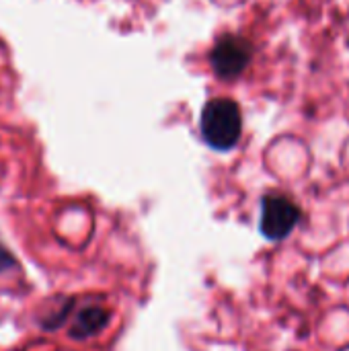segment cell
<instances>
[{"label": "cell", "instance_id": "cell-1", "mask_svg": "<svg viewBox=\"0 0 349 351\" xmlns=\"http://www.w3.org/2000/svg\"><path fill=\"white\" fill-rule=\"evenodd\" d=\"M202 138L216 150H230L243 134V113L237 101L218 97L206 103L200 119Z\"/></svg>", "mask_w": 349, "mask_h": 351}, {"label": "cell", "instance_id": "cell-2", "mask_svg": "<svg viewBox=\"0 0 349 351\" xmlns=\"http://www.w3.org/2000/svg\"><path fill=\"white\" fill-rule=\"evenodd\" d=\"M300 220V208L282 193H267L261 199V234L269 241L286 239Z\"/></svg>", "mask_w": 349, "mask_h": 351}, {"label": "cell", "instance_id": "cell-3", "mask_svg": "<svg viewBox=\"0 0 349 351\" xmlns=\"http://www.w3.org/2000/svg\"><path fill=\"white\" fill-rule=\"evenodd\" d=\"M251 43L239 35H222L210 51V64L218 78L232 80L245 72L251 62Z\"/></svg>", "mask_w": 349, "mask_h": 351}, {"label": "cell", "instance_id": "cell-4", "mask_svg": "<svg viewBox=\"0 0 349 351\" xmlns=\"http://www.w3.org/2000/svg\"><path fill=\"white\" fill-rule=\"evenodd\" d=\"M109 323V311L103 306H86L76 315L74 327L70 329V337L86 339L101 333Z\"/></svg>", "mask_w": 349, "mask_h": 351}, {"label": "cell", "instance_id": "cell-5", "mask_svg": "<svg viewBox=\"0 0 349 351\" xmlns=\"http://www.w3.org/2000/svg\"><path fill=\"white\" fill-rule=\"evenodd\" d=\"M12 263H14V261H12V257H10V255L0 247V271H2V269H6V267H10Z\"/></svg>", "mask_w": 349, "mask_h": 351}]
</instances>
